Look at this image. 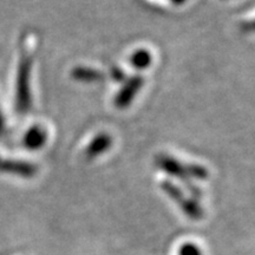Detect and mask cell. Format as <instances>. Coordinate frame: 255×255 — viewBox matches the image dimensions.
<instances>
[{"instance_id":"obj_8","label":"cell","mask_w":255,"mask_h":255,"mask_svg":"<svg viewBox=\"0 0 255 255\" xmlns=\"http://www.w3.org/2000/svg\"><path fill=\"white\" fill-rule=\"evenodd\" d=\"M71 76L73 79L79 82H85V83H92V82H98L101 79H103V73L96 69L87 68V66H77L72 70Z\"/></svg>"},{"instance_id":"obj_1","label":"cell","mask_w":255,"mask_h":255,"mask_svg":"<svg viewBox=\"0 0 255 255\" xmlns=\"http://www.w3.org/2000/svg\"><path fill=\"white\" fill-rule=\"evenodd\" d=\"M31 70L32 56L27 51H25L19 62L17 84H15V109L20 114H26L31 109Z\"/></svg>"},{"instance_id":"obj_3","label":"cell","mask_w":255,"mask_h":255,"mask_svg":"<svg viewBox=\"0 0 255 255\" xmlns=\"http://www.w3.org/2000/svg\"><path fill=\"white\" fill-rule=\"evenodd\" d=\"M161 188L175 203H177V205L180 206V208L182 209V212L188 216V218L193 220L202 219V208H201L196 200H194L193 197H187L183 194L182 190L178 189L174 183L169 182V181L162 182Z\"/></svg>"},{"instance_id":"obj_7","label":"cell","mask_w":255,"mask_h":255,"mask_svg":"<svg viewBox=\"0 0 255 255\" xmlns=\"http://www.w3.org/2000/svg\"><path fill=\"white\" fill-rule=\"evenodd\" d=\"M46 138L47 133L43 128L33 127L25 133L24 144L31 150H37V149H40L41 146L45 144Z\"/></svg>"},{"instance_id":"obj_6","label":"cell","mask_w":255,"mask_h":255,"mask_svg":"<svg viewBox=\"0 0 255 255\" xmlns=\"http://www.w3.org/2000/svg\"><path fill=\"white\" fill-rule=\"evenodd\" d=\"M111 144H113V139H111L109 135H107V133H100V135L96 136L92 139L87 148V151H85L87 158L91 159L102 155L110 148Z\"/></svg>"},{"instance_id":"obj_11","label":"cell","mask_w":255,"mask_h":255,"mask_svg":"<svg viewBox=\"0 0 255 255\" xmlns=\"http://www.w3.org/2000/svg\"><path fill=\"white\" fill-rule=\"evenodd\" d=\"M110 76L114 81L116 82H122L126 79V73L122 71L120 68H113L110 70Z\"/></svg>"},{"instance_id":"obj_2","label":"cell","mask_w":255,"mask_h":255,"mask_svg":"<svg viewBox=\"0 0 255 255\" xmlns=\"http://www.w3.org/2000/svg\"><path fill=\"white\" fill-rule=\"evenodd\" d=\"M156 165H157L158 169H161L162 171L170 175V176L180 178V180L186 184L188 190L190 191L191 196H196L197 194H199V188L195 187L190 182L189 164L181 163L180 161L171 157V156L159 155L156 157Z\"/></svg>"},{"instance_id":"obj_5","label":"cell","mask_w":255,"mask_h":255,"mask_svg":"<svg viewBox=\"0 0 255 255\" xmlns=\"http://www.w3.org/2000/svg\"><path fill=\"white\" fill-rule=\"evenodd\" d=\"M0 171L19 175V176L31 177L37 173V168L33 164L26 162L11 161V159H2L0 157Z\"/></svg>"},{"instance_id":"obj_4","label":"cell","mask_w":255,"mask_h":255,"mask_svg":"<svg viewBox=\"0 0 255 255\" xmlns=\"http://www.w3.org/2000/svg\"><path fill=\"white\" fill-rule=\"evenodd\" d=\"M144 84V79L141 76L136 75L124 83L122 89L119 91L116 98H115V105H116L119 109H126L129 107L133 101V98L136 97L137 92L139 91V89Z\"/></svg>"},{"instance_id":"obj_14","label":"cell","mask_w":255,"mask_h":255,"mask_svg":"<svg viewBox=\"0 0 255 255\" xmlns=\"http://www.w3.org/2000/svg\"><path fill=\"white\" fill-rule=\"evenodd\" d=\"M171 2H173V4H175V5H182V4H184V2L187 1V0H170Z\"/></svg>"},{"instance_id":"obj_9","label":"cell","mask_w":255,"mask_h":255,"mask_svg":"<svg viewBox=\"0 0 255 255\" xmlns=\"http://www.w3.org/2000/svg\"><path fill=\"white\" fill-rule=\"evenodd\" d=\"M152 62L151 55L146 50H138L130 58V63L137 70H144Z\"/></svg>"},{"instance_id":"obj_10","label":"cell","mask_w":255,"mask_h":255,"mask_svg":"<svg viewBox=\"0 0 255 255\" xmlns=\"http://www.w3.org/2000/svg\"><path fill=\"white\" fill-rule=\"evenodd\" d=\"M178 255H202V252L196 245L184 244L178 251Z\"/></svg>"},{"instance_id":"obj_13","label":"cell","mask_w":255,"mask_h":255,"mask_svg":"<svg viewBox=\"0 0 255 255\" xmlns=\"http://www.w3.org/2000/svg\"><path fill=\"white\" fill-rule=\"evenodd\" d=\"M4 132H5V120L1 114V110H0V137L4 135Z\"/></svg>"},{"instance_id":"obj_12","label":"cell","mask_w":255,"mask_h":255,"mask_svg":"<svg viewBox=\"0 0 255 255\" xmlns=\"http://www.w3.org/2000/svg\"><path fill=\"white\" fill-rule=\"evenodd\" d=\"M241 30L245 32H255V19L252 21H247V23L241 24Z\"/></svg>"}]
</instances>
